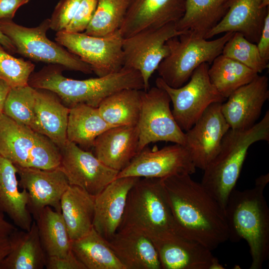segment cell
<instances>
[{
  "label": "cell",
  "instance_id": "obj_42",
  "mask_svg": "<svg viewBox=\"0 0 269 269\" xmlns=\"http://www.w3.org/2000/svg\"><path fill=\"white\" fill-rule=\"evenodd\" d=\"M30 0H0V20H12L17 10Z\"/></svg>",
  "mask_w": 269,
  "mask_h": 269
},
{
  "label": "cell",
  "instance_id": "obj_27",
  "mask_svg": "<svg viewBox=\"0 0 269 269\" xmlns=\"http://www.w3.org/2000/svg\"><path fill=\"white\" fill-rule=\"evenodd\" d=\"M46 257L34 221L29 230L16 229L13 233L9 253L0 269H42L45 267Z\"/></svg>",
  "mask_w": 269,
  "mask_h": 269
},
{
  "label": "cell",
  "instance_id": "obj_43",
  "mask_svg": "<svg viewBox=\"0 0 269 269\" xmlns=\"http://www.w3.org/2000/svg\"><path fill=\"white\" fill-rule=\"evenodd\" d=\"M257 46L260 54L266 62L269 61V12L266 16L265 23Z\"/></svg>",
  "mask_w": 269,
  "mask_h": 269
},
{
  "label": "cell",
  "instance_id": "obj_24",
  "mask_svg": "<svg viewBox=\"0 0 269 269\" xmlns=\"http://www.w3.org/2000/svg\"><path fill=\"white\" fill-rule=\"evenodd\" d=\"M69 108L51 91L36 89L32 130L46 136L59 148L67 142Z\"/></svg>",
  "mask_w": 269,
  "mask_h": 269
},
{
  "label": "cell",
  "instance_id": "obj_26",
  "mask_svg": "<svg viewBox=\"0 0 269 269\" xmlns=\"http://www.w3.org/2000/svg\"><path fill=\"white\" fill-rule=\"evenodd\" d=\"M95 196L70 185L60 202L61 213L71 241L88 234L93 228Z\"/></svg>",
  "mask_w": 269,
  "mask_h": 269
},
{
  "label": "cell",
  "instance_id": "obj_34",
  "mask_svg": "<svg viewBox=\"0 0 269 269\" xmlns=\"http://www.w3.org/2000/svg\"><path fill=\"white\" fill-rule=\"evenodd\" d=\"M131 0H98L93 18L85 33L105 36L120 30Z\"/></svg>",
  "mask_w": 269,
  "mask_h": 269
},
{
  "label": "cell",
  "instance_id": "obj_2",
  "mask_svg": "<svg viewBox=\"0 0 269 269\" xmlns=\"http://www.w3.org/2000/svg\"><path fill=\"white\" fill-rule=\"evenodd\" d=\"M63 70L59 65L49 64L33 72L28 85L52 92L69 108L79 104L98 108L105 98L122 90H144L141 74L132 68L123 67L116 72L85 80L67 78L63 75Z\"/></svg>",
  "mask_w": 269,
  "mask_h": 269
},
{
  "label": "cell",
  "instance_id": "obj_44",
  "mask_svg": "<svg viewBox=\"0 0 269 269\" xmlns=\"http://www.w3.org/2000/svg\"><path fill=\"white\" fill-rule=\"evenodd\" d=\"M11 87L0 79V118L3 114L5 100Z\"/></svg>",
  "mask_w": 269,
  "mask_h": 269
},
{
  "label": "cell",
  "instance_id": "obj_25",
  "mask_svg": "<svg viewBox=\"0 0 269 269\" xmlns=\"http://www.w3.org/2000/svg\"><path fill=\"white\" fill-rule=\"evenodd\" d=\"M17 168L0 154V210L18 227L28 231L33 222L28 205L29 195L19 189Z\"/></svg>",
  "mask_w": 269,
  "mask_h": 269
},
{
  "label": "cell",
  "instance_id": "obj_33",
  "mask_svg": "<svg viewBox=\"0 0 269 269\" xmlns=\"http://www.w3.org/2000/svg\"><path fill=\"white\" fill-rule=\"evenodd\" d=\"M258 75L242 63L222 54L213 60L208 69L211 83L225 99Z\"/></svg>",
  "mask_w": 269,
  "mask_h": 269
},
{
  "label": "cell",
  "instance_id": "obj_23",
  "mask_svg": "<svg viewBox=\"0 0 269 269\" xmlns=\"http://www.w3.org/2000/svg\"><path fill=\"white\" fill-rule=\"evenodd\" d=\"M262 0H233L223 19L205 36L209 39L221 33L238 32L257 44L269 7H261Z\"/></svg>",
  "mask_w": 269,
  "mask_h": 269
},
{
  "label": "cell",
  "instance_id": "obj_1",
  "mask_svg": "<svg viewBox=\"0 0 269 269\" xmlns=\"http://www.w3.org/2000/svg\"><path fill=\"white\" fill-rule=\"evenodd\" d=\"M165 195L179 235L210 250L229 240L224 209L191 175L161 178Z\"/></svg>",
  "mask_w": 269,
  "mask_h": 269
},
{
  "label": "cell",
  "instance_id": "obj_40",
  "mask_svg": "<svg viewBox=\"0 0 269 269\" xmlns=\"http://www.w3.org/2000/svg\"><path fill=\"white\" fill-rule=\"evenodd\" d=\"M45 267L47 269H86L72 250L65 256H47Z\"/></svg>",
  "mask_w": 269,
  "mask_h": 269
},
{
  "label": "cell",
  "instance_id": "obj_37",
  "mask_svg": "<svg viewBox=\"0 0 269 269\" xmlns=\"http://www.w3.org/2000/svg\"><path fill=\"white\" fill-rule=\"evenodd\" d=\"M5 50L0 44V79L11 88L28 85L34 64L30 61L14 57Z\"/></svg>",
  "mask_w": 269,
  "mask_h": 269
},
{
  "label": "cell",
  "instance_id": "obj_13",
  "mask_svg": "<svg viewBox=\"0 0 269 269\" xmlns=\"http://www.w3.org/2000/svg\"><path fill=\"white\" fill-rule=\"evenodd\" d=\"M59 167L71 185L78 186L96 196L115 179L119 171L103 164L94 154L67 141L59 148Z\"/></svg>",
  "mask_w": 269,
  "mask_h": 269
},
{
  "label": "cell",
  "instance_id": "obj_32",
  "mask_svg": "<svg viewBox=\"0 0 269 269\" xmlns=\"http://www.w3.org/2000/svg\"><path fill=\"white\" fill-rule=\"evenodd\" d=\"M34 220L47 256H65L71 251V240L60 212L47 206Z\"/></svg>",
  "mask_w": 269,
  "mask_h": 269
},
{
  "label": "cell",
  "instance_id": "obj_8",
  "mask_svg": "<svg viewBox=\"0 0 269 269\" xmlns=\"http://www.w3.org/2000/svg\"><path fill=\"white\" fill-rule=\"evenodd\" d=\"M0 29L12 42L16 53L32 60L59 65L65 70L89 74L91 67L57 42L50 40L46 33L50 19L43 20L38 26L27 27L12 20H0Z\"/></svg>",
  "mask_w": 269,
  "mask_h": 269
},
{
  "label": "cell",
  "instance_id": "obj_12",
  "mask_svg": "<svg viewBox=\"0 0 269 269\" xmlns=\"http://www.w3.org/2000/svg\"><path fill=\"white\" fill-rule=\"evenodd\" d=\"M184 31L177 29L176 23H170L156 29L141 31L124 39V67L140 73L144 91L148 90L150 77L169 53L166 41Z\"/></svg>",
  "mask_w": 269,
  "mask_h": 269
},
{
  "label": "cell",
  "instance_id": "obj_22",
  "mask_svg": "<svg viewBox=\"0 0 269 269\" xmlns=\"http://www.w3.org/2000/svg\"><path fill=\"white\" fill-rule=\"evenodd\" d=\"M107 242L125 269H161L153 242L137 230L119 229Z\"/></svg>",
  "mask_w": 269,
  "mask_h": 269
},
{
  "label": "cell",
  "instance_id": "obj_5",
  "mask_svg": "<svg viewBox=\"0 0 269 269\" xmlns=\"http://www.w3.org/2000/svg\"><path fill=\"white\" fill-rule=\"evenodd\" d=\"M124 228L141 232L153 243L183 238L177 232L161 178H140L133 186L119 229Z\"/></svg>",
  "mask_w": 269,
  "mask_h": 269
},
{
  "label": "cell",
  "instance_id": "obj_17",
  "mask_svg": "<svg viewBox=\"0 0 269 269\" xmlns=\"http://www.w3.org/2000/svg\"><path fill=\"white\" fill-rule=\"evenodd\" d=\"M186 0H131L119 30L126 38L144 30L177 23L183 16Z\"/></svg>",
  "mask_w": 269,
  "mask_h": 269
},
{
  "label": "cell",
  "instance_id": "obj_21",
  "mask_svg": "<svg viewBox=\"0 0 269 269\" xmlns=\"http://www.w3.org/2000/svg\"><path fill=\"white\" fill-rule=\"evenodd\" d=\"M137 126L112 127L95 139L94 154L107 166L119 172L125 169L138 153Z\"/></svg>",
  "mask_w": 269,
  "mask_h": 269
},
{
  "label": "cell",
  "instance_id": "obj_46",
  "mask_svg": "<svg viewBox=\"0 0 269 269\" xmlns=\"http://www.w3.org/2000/svg\"><path fill=\"white\" fill-rule=\"evenodd\" d=\"M261 7L262 8H267L269 7V0H262Z\"/></svg>",
  "mask_w": 269,
  "mask_h": 269
},
{
  "label": "cell",
  "instance_id": "obj_28",
  "mask_svg": "<svg viewBox=\"0 0 269 269\" xmlns=\"http://www.w3.org/2000/svg\"><path fill=\"white\" fill-rule=\"evenodd\" d=\"M232 0H186L184 15L176 23L177 29L205 38L225 16Z\"/></svg>",
  "mask_w": 269,
  "mask_h": 269
},
{
  "label": "cell",
  "instance_id": "obj_10",
  "mask_svg": "<svg viewBox=\"0 0 269 269\" xmlns=\"http://www.w3.org/2000/svg\"><path fill=\"white\" fill-rule=\"evenodd\" d=\"M55 39L88 64L98 77L116 72L124 67V38L119 30L105 36L62 30L56 32Z\"/></svg>",
  "mask_w": 269,
  "mask_h": 269
},
{
  "label": "cell",
  "instance_id": "obj_39",
  "mask_svg": "<svg viewBox=\"0 0 269 269\" xmlns=\"http://www.w3.org/2000/svg\"><path fill=\"white\" fill-rule=\"evenodd\" d=\"M98 0H82L73 18L64 30L68 32L85 31L95 12Z\"/></svg>",
  "mask_w": 269,
  "mask_h": 269
},
{
  "label": "cell",
  "instance_id": "obj_35",
  "mask_svg": "<svg viewBox=\"0 0 269 269\" xmlns=\"http://www.w3.org/2000/svg\"><path fill=\"white\" fill-rule=\"evenodd\" d=\"M36 89L29 85L11 88L3 114L14 121L33 129Z\"/></svg>",
  "mask_w": 269,
  "mask_h": 269
},
{
  "label": "cell",
  "instance_id": "obj_29",
  "mask_svg": "<svg viewBox=\"0 0 269 269\" xmlns=\"http://www.w3.org/2000/svg\"><path fill=\"white\" fill-rule=\"evenodd\" d=\"M112 127H114L104 120L98 108L79 104L69 108L67 140L84 150L92 148L96 138Z\"/></svg>",
  "mask_w": 269,
  "mask_h": 269
},
{
  "label": "cell",
  "instance_id": "obj_7",
  "mask_svg": "<svg viewBox=\"0 0 269 269\" xmlns=\"http://www.w3.org/2000/svg\"><path fill=\"white\" fill-rule=\"evenodd\" d=\"M0 154L15 166L51 169L59 167V148L46 136L4 114L0 118Z\"/></svg>",
  "mask_w": 269,
  "mask_h": 269
},
{
  "label": "cell",
  "instance_id": "obj_15",
  "mask_svg": "<svg viewBox=\"0 0 269 269\" xmlns=\"http://www.w3.org/2000/svg\"><path fill=\"white\" fill-rule=\"evenodd\" d=\"M222 103L211 104L185 133L184 145L196 168L203 170L213 159L230 129L221 111Z\"/></svg>",
  "mask_w": 269,
  "mask_h": 269
},
{
  "label": "cell",
  "instance_id": "obj_6",
  "mask_svg": "<svg viewBox=\"0 0 269 269\" xmlns=\"http://www.w3.org/2000/svg\"><path fill=\"white\" fill-rule=\"evenodd\" d=\"M234 33L226 32L219 38L209 40L185 31L171 38L166 42L169 53L156 70L159 77L171 87L183 86L199 65L211 64L222 54L225 44Z\"/></svg>",
  "mask_w": 269,
  "mask_h": 269
},
{
  "label": "cell",
  "instance_id": "obj_31",
  "mask_svg": "<svg viewBox=\"0 0 269 269\" xmlns=\"http://www.w3.org/2000/svg\"><path fill=\"white\" fill-rule=\"evenodd\" d=\"M71 249L86 269H125L107 241L94 228L83 237L71 241Z\"/></svg>",
  "mask_w": 269,
  "mask_h": 269
},
{
  "label": "cell",
  "instance_id": "obj_38",
  "mask_svg": "<svg viewBox=\"0 0 269 269\" xmlns=\"http://www.w3.org/2000/svg\"><path fill=\"white\" fill-rule=\"evenodd\" d=\"M82 0H60L50 19V28L56 32L64 30L74 16Z\"/></svg>",
  "mask_w": 269,
  "mask_h": 269
},
{
  "label": "cell",
  "instance_id": "obj_20",
  "mask_svg": "<svg viewBox=\"0 0 269 269\" xmlns=\"http://www.w3.org/2000/svg\"><path fill=\"white\" fill-rule=\"evenodd\" d=\"M163 269H223L212 251L193 240L181 238L153 243Z\"/></svg>",
  "mask_w": 269,
  "mask_h": 269
},
{
  "label": "cell",
  "instance_id": "obj_19",
  "mask_svg": "<svg viewBox=\"0 0 269 269\" xmlns=\"http://www.w3.org/2000/svg\"><path fill=\"white\" fill-rule=\"evenodd\" d=\"M139 177L116 178L95 196L94 229L107 241L118 230L128 193Z\"/></svg>",
  "mask_w": 269,
  "mask_h": 269
},
{
  "label": "cell",
  "instance_id": "obj_18",
  "mask_svg": "<svg viewBox=\"0 0 269 269\" xmlns=\"http://www.w3.org/2000/svg\"><path fill=\"white\" fill-rule=\"evenodd\" d=\"M269 98V78L259 75L233 92L221 105L222 113L230 128L245 130L259 118Z\"/></svg>",
  "mask_w": 269,
  "mask_h": 269
},
{
  "label": "cell",
  "instance_id": "obj_16",
  "mask_svg": "<svg viewBox=\"0 0 269 269\" xmlns=\"http://www.w3.org/2000/svg\"><path fill=\"white\" fill-rule=\"evenodd\" d=\"M16 167L19 188L28 192V208L34 219L47 206L61 213V199L70 184L60 167L51 169Z\"/></svg>",
  "mask_w": 269,
  "mask_h": 269
},
{
  "label": "cell",
  "instance_id": "obj_9",
  "mask_svg": "<svg viewBox=\"0 0 269 269\" xmlns=\"http://www.w3.org/2000/svg\"><path fill=\"white\" fill-rule=\"evenodd\" d=\"M209 64L204 63L193 72L188 82L177 88L170 87L160 77L155 80L156 86L164 90L173 105L172 115L183 131L190 129L206 109L214 103L226 100L211 83Z\"/></svg>",
  "mask_w": 269,
  "mask_h": 269
},
{
  "label": "cell",
  "instance_id": "obj_45",
  "mask_svg": "<svg viewBox=\"0 0 269 269\" xmlns=\"http://www.w3.org/2000/svg\"><path fill=\"white\" fill-rule=\"evenodd\" d=\"M0 44L7 51L16 53V48L11 41L1 31L0 29Z\"/></svg>",
  "mask_w": 269,
  "mask_h": 269
},
{
  "label": "cell",
  "instance_id": "obj_36",
  "mask_svg": "<svg viewBox=\"0 0 269 269\" xmlns=\"http://www.w3.org/2000/svg\"><path fill=\"white\" fill-rule=\"evenodd\" d=\"M222 54L242 63L258 74L269 68V63L261 57L257 44L238 32H235L226 42Z\"/></svg>",
  "mask_w": 269,
  "mask_h": 269
},
{
  "label": "cell",
  "instance_id": "obj_3",
  "mask_svg": "<svg viewBox=\"0 0 269 269\" xmlns=\"http://www.w3.org/2000/svg\"><path fill=\"white\" fill-rule=\"evenodd\" d=\"M266 186L231 192L225 209L232 242L245 240L252 263L250 269H261L269 256V208L264 195Z\"/></svg>",
  "mask_w": 269,
  "mask_h": 269
},
{
  "label": "cell",
  "instance_id": "obj_41",
  "mask_svg": "<svg viewBox=\"0 0 269 269\" xmlns=\"http://www.w3.org/2000/svg\"><path fill=\"white\" fill-rule=\"evenodd\" d=\"M5 215L0 210V266L9 253L11 236L17 229L5 219Z\"/></svg>",
  "mask_w": 269,
  "mask_h": 269
},
{
  "label": "cell",
  "instance_id": "obj_11",
  "mask_svg": "<svg viewBox=\"0 0 269 269\" xmlns=\"http://www.w3.org/2000/svg\"><path fill=\"white\" fill-rule=\"evenodd\" d=\"M141 110L137 128L138 153L149 143L160 141L184 145L185 133L170 108V99L163 89L155 86L141 93Z\"/></svg>",
  "mask_w": 269,
  "mask_h": 269
},
{
  "label": "cell",
  "instance_id": "obj_4",
  "mask_svg": "<svg viewBox=\"0 0 269 269\" xmlns=\"http://www.w3.org/2000/svg\"><path fill=\"white\" fill-rule=\"evenodd\" d=\"M269 141V111L252 127L229 129L220 149L207 167L201 184L224 209L234 189L249 147L259 141Z\"/></svg>",
  "mask_w": 269,
  "mask_h": 269
},
{
  "label": "cell",
  "instance_id": "obj_14",
  "mask_svg": "<svg viewBox=\"0 0 269 269\" xmlns=\"http://www.w3.org/2000/svg\"><path fill=\"white\" fill-rule=\"evenodd\" d=\"M190 154L184 145L175 143L160 149L143 148L116 178L137 177L163 178L196 172Z\"/></svg>",
  "mask_w": 269,
  "mask_h": 269
},
{
  "label": "cell",
  "instance_id": "obj_30",
  "mask_svg": "<svg viewBox=\"0 0 269 269\" xmlns=\"http://www.w3.org/2000/svg\"><path fill=\"white\" fill-rule=\"evenodd\" d=\"M141 91L126 89L106 97L98 107L101 116L112 127L136 126L141 110Z\"/></svg>",
  "mask_w": 269,
  "mask_h": 269
}]
</instances>
